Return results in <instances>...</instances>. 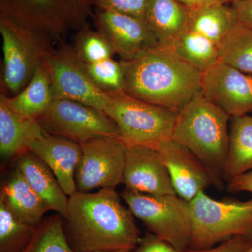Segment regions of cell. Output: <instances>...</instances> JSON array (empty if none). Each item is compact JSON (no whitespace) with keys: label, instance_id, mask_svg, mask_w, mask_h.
<instances>
[{"label":"cell","instance_id":"4dcf8cb0","mask_svg":"<svg viewBox=\"0 0 252 252\" xmlns=\"http://www.w3.org/2000/svg\"><path fill=\"white\" fill-rule=\"evenodd\" d=\"M133 252H189V249L180 250L157 235L147 232L141 237Z\"/></svg>","mask_w":252,"mask_h":252},{"label":"cell","instance_id":"d590c367","mask_svg":"<svg viewBox=\"0 0 252 252\" xmlns=\"http://www.w3.org/2000/svg\"><path fill=\"white\" fill-rule=\"evenodd\" d=\"M94 252H133L130 250H99V251H95Z\"/></svg>","mask_w":252,"mask_h":252},{"label":"cell","instance_id":"7c38bea8","mask_svg":"<svg viewBox=\"0 0 252 252\" xmlns=\"http://www.w3.org/2000/svg\"><path fill=\"white\" fill-rule=\"evenodd\" d=\"M202 94L230 117L252 113V74L219 61L201 73Z\"/></svg>","mask_w":252,"mask_h":252},{"label":"cell","instance_id":"8992f818","mask_svg":"<svg viewBox=\"0 0 252 252\" xmlns=\"http://www.w3.org/2000/svg\"><path fill=\"white\" fill-rule=\"evenodd\" d=\"M191 225L190 250L215 247L234 236L252 238V198L220 201L201 192L189 202Z\"/></svg>","mask_w":252,"mask_h":252},{"label":"cell","instance_id":"5b68a950","mask_svg":"<svg viewBox=\"0 0 252 252\" xmlns=\"http://www.w3.org/2000/svg\"><path fill=\"white\" fill-rule=\"evenodd\" d=\"M109 103L104 112L116 123L120 139L129 146L158 149L172 140L175 111L141 100L124 91L107 93Z\"/></svg>","mask_w":252,"mask_h":252},{"label":"cell","instance_id":"e0dca14e","mask_svg":"<svg viewBox=\"0 0 252 252\" xmlns=\"http://www.w3.org/2000/svg\"><path fill=\"white\" fill-rule=\"evenodd\" d=\"M28 185L46 204L49 210L63 217L67 211L69 198L45 162L31 151L18 156L16 167Z\"/></svg>","mask_w":252,"mask_h":252},{"label":"cell","instance_id":"2e32d148","mask_svg":"<svg viewBox=\"0 0 252 252\" xmlns=\"http://www.w3.org/2000/svg\"><path fill=\"white\" fill-rule=\"evenodd\" d=\"M29 151L51 169L69 198L77 193L75 172L81 157L80 144L64 137L46 133L33 142Z\"/></svg>","mask_w":252,"mask_h":252},{"label":"cell","instance_id":"8d00e7d4","mask_svg":"<svg viewBox=\"0 0 252 252\" xmlns=\"http://www.w3.org/2000/svg\"><path fill=\"white\" fill-rule=\"evenodd\" d=\"M239 1V0H228V4H232V3L235 2V1Z\"/></svg>","mask_w":252,"mask_h":252},{"label":"cell","instance_id":"836d02e7","mask_svg":"<svg viewBox=\"0 0 252 252\" xmlns=\"http://www.w3.org/2000/svg\"><path fill=\"white\" fill-rule=\"evenodd\" d=\"M227 190L229 193L248 192L252 193V171L237 176L227 183Z\"/></svg>","mask_w":252,"mask_h":252},{"label":"cell","instance_id":"603a6c76","mask_svg":"<svg viewBox=\"0 0 252 252\" xmlns=\"http://www.w3.org/2000/svg\"><path fill=\"white\" fill-rule=\"evenodd\" d=\"M189 30L218 45L238 23L230 4L218 3L188 8Z\"/></svg>","mask_w":252,"mask_h":252},{"label":"cell","instance_id":"6da1fadb","mask_svg":"<svg viewBox=\"0 0 252 252\" xmlns=\"http://www.w3.org/2000/svg\"><path fill=\"white\" fill-rule=\"evenodd\" d=\"M115 189L77 192L62 217L64 233L76 252L133 251L141 238L135 217Z\"/></svg>","mask_w":252,"mask_h":252},{"label":"cell","instance_id":"83f0119b","mask_svg":"<svg viewBox=\"0 0 252 252\" xmlns=\"http://www.w3.org/2000/svg\"><path fill=\"white\" fill-rule=\"evenodd\" d=\"M72 45L78 57L86 64L111 59L115 55L107 38L89 25L75 32Z\"/></svg>","mask_w":252,"mask_h":252},{"label":"cell","instance_id":"d6a6232c","mask_svg":"<svg viewBox=\"0 0 252 252\" xmlns=\"http://www.w3.org/2000/svg\"><path fill=\"white\" fill-rule=\"evenodd\" d=\"M230 4L238 21L252 29V0H239Z\"/></svg>","mask_w":252,"mask_h":252},{"label":"cell","instance_id":"d4e9b609","mask_svg":"<svg viewBox=\"0 0 252 252\" xmlns=\"http://www.w3.org/2000/svg\"><path fill=\"white\" fill-rule=\"evenodd\" d=\"M222 62L242 72L252 74V29L240 21L218 44Z\"/></svg>","mask_w":252,"mask_h":252},{"label":"cell","instance_id":"ba28073f","mask_svg":"<svg viewBox=\"0 0 252 252\" xmlns=\"http://www.w3.org/2000/svg\"><path fill=\"white\" fill-rule=\"evenodd\" d=\"M134 217L149 232L180 250L191 240L189 202L177 195H152L125 189L120 194Z\"/></svg>","mask_w":252,"mask_h":252},{"label":"cell","instance_id":"44dd1931","mask_svg":"<svg viewBox=\"0 0 252 252\" xmlns=\"http://www.w3.org/2000/svg\"><path fill=\"white\" fill-rule=\"evenodd\" d=\"M5 102L23 117L37 119L55 99L52 81L45 63L36 69L32 79L22 91L14 96L1 93Z\"/></svg>","mask_w":252,"mask_h":252},{"label":"cell","instance_id":"ffe728a7","mask_svg":"<svg viewBox=\"0 0 252 252\" xmlns=\"http://www.w3.org/2000/svg\"><path fill=\"white\" fill-rule=\"evenodd\" d=\"M144 22L160 45L170 47L189 30L188 8L176 0H149Z\"/></svg>","mask_w":252,"mask_h":252},{"label":"cell","instance_id":"3957f363","mask_svg":"<svg viewBox=\"0 0 252 252\" xmlns=\"http://www.w3.org/2000/svg\"><path fill=\"white\" fill-rule=\"evenodd\" d=\"M230 117L199 91L177 112L172 140L198 157L222 189L229 147Z\"/></svg>","mask_w":252,"mask_h":252},{"label":"cell","instance_id":"8fae6325","mask_svg":"<svg viewBox=\"0 0 252 252\" xmlns=\"http://www.w3.org/2000/svg\"><path fill=\"white\" fill-rule=\"evenodd\" d=\"M45 64L55 98L77 101L104 112L109 103L108 94L91 81L72 45L60 43L46 56Z\"/></svg>","mask_w":252,"mask_h":252},{"label":"cell","instance_id":"cb8c5ba5","mask_svg":"<svg viewBox=\"0 0 252 252\" xmlns=\"http://www.w3.org/2000/svg\"><path fill=\"white\" fill-rule=\"evenodd\" d=\"M170 48L181 59L200 73L220 61L216 44L205 36L189 30L179 36Z\"/></svg>","mask_w":252,"mask_h":252},{"label":"cell","instance_id":"d6986e66","mask_svg":"<svg viewBox=\"0 0 252 252\" xmlns=\"http://www.w3.org/2000/svg\"><path fill=\"white\" fill-rule=\"evenodd\" d=\"M0 200L20 220L36 227L41 224L46 212L49 211L16 168L1 187Z\"/></svg>","mask_w":252,"mask_h":252},{"label":"cell","instance_id":"484cf974","mask_svg":"<svg viewBox=\"0 0 252 252\" xmlns=\"http://www.w3.org/2000/svg\"><path fill=\"white\" fill-rule=\"evenodd\" d=\"M37 227L20 220L0 200V252H22Z\"/></svg>","mask_w":252,"mask_h":252},{"label":"cell","instance_id":"f1b7e54d","mask_svg":"<svg viewBox=\"0 0 252 252\" xmlns=\"http://www.w3.org/2000/svg\"><path fill=\"white\" fill-rule=\"evenodd\" d=\"M84 65L91 81L101 91L105 93L124 91V71L121 61L118 62L111 58L99 62L84 63Z\"/></svg>","mask_w":252,"mask_h":252},{"label":"cell","instance_id":"7402d4cb","mask_svg":"<svg viewBox=\"0 0 252 252\" xmlns=\"http://www.w3.org/2000/svg\"><path fill=\"white\" fill-rule=\"evenodd\" d=\"M250 171H252V116L230 117L225 182L228 183L237 176Z\"/></svg>","mask_w":252,"mask_h":252},{"label":"cell","instance_id":"52a82bcc","mask_svg":"<svg viewBox=\"0 0 252 252\" xmlns=\"http://www.w3.org/2000/svg\"><path fill=\"white\" fill-rule=\"evenodd\" d=\"M0 34L3 52L1 86L4 92L14 96L29 84L54 46L41 34L1 16Z\"/></svg>","mask_w":252,"mask_h":252},{"label":"cell","instance_id":"7a4b0ae2","mask_svg":"<svg viewBox=\"0 0 252 252\" xmlns=\"http://www.w3.org/2000/svg\"><path fill=\"white\" fill-rule=\"evenodd\" d=\"M121 62L124 92L176 112L201 89V73L167 46L159 44L135 59Z\"/></svg>","mask_w":252,"mask_h":252},{"label":"cell","instance_id":"9a60e30c","mask_svg":"<svg viewBox=\"0 0 252 252\" xmlns=\"http://www.w3.org/2000/svg\"><path fill=\"white\" fill-rule=\"evenodd\" d=\"M166 166L176 195L187 202L214 185L208 170L189 149L170 140L157 149Z\"/></svg>","mask_w":252,"mask_h":252},{"label":"cell","instance_id":"f546056e","mask_svg":"<svg viewBox=\"0 0 252 252\" xmlns=\"http://www.w3.org/2000/svg\"><path fill=\"white\" fill-rule=\"evenodd\" d=\"M91 1L92 6L97 9L127 15L144 21L149 0H91Z\"/></svg>","mask_w":252,"mask_h":252},{"label":"cell","instance_id":"4fadbf2b","mask_svg":"<svg viewBox=\"0 0 252 252\" xmlns=\"http://www.w3.org/2000/svg\"><path fill=\"white\" fill-rule=\"evenodd\" d=\"M94 26L109 41L121 61H130L159 45L144 22L133 16L97 9Z\"/></svg>","mask_w":252,"mask_h":252},{"label":"cell","instance_id":"1f68e13d","mask_svg":"<svg viewBox=\"0 0 252 252\" xmlns=\"http://www.w3.org/2000/svg\"><path fill=\"white\" fill-rule=\"evenodd\" d=\"M252 245V238L249 237L234 236L216 247L203 250H190L189 252H245Z\"/></svg>","mask_w":252,"mask_h":252},{"label":"cell","instance_id":"4316f807","mask_svg":"<svg viewBox=\"0 0 252 252\" xmlns=\"http://www.w3.org/2000/svg\"><path fill=\"white\" fill-rule=\"evenodd\" d=\"M21 252H76L68 242L59 214L41 222L33 238Z\"/></svg>","mask_w":252,"mask_h":252},{"label":"cell","instance_id":"5bb4252c","mask_svg":"<svg viewBox=\"0 0 252 252\" xmlns=\"http://www.w3.org/2000/svg\"><path fill=\"white\" fill-rule=\"evenodd\" d=\"M123 183L126 189L148 195H176L160 152L147 146L127 147Z\"/></svg>","mask_w":252,"mask_h":252},{"label":"cell","instance_id":"9c48e42d","mask_svg":"<svg viewBox=\"0 0 252 252\" xmlns=\"http://www.w3.org/2000/svg\"><path fill=\"white\" fill-rule=\"evenodd\" d=\"M37 120L46 133L80 145L98 137L120 138L117 124L104 111L71 99L55 98Z\"/></svg>","mask_w":252,"mask_h":252},{"label":"cell","instance_id":"277c9868","mask_svg":"<svg viewBox=\"0 0 252 252\" xmlns=\"http://www.w3.org/2000/svg\"><path fill=\"white\" fill-rule=\"evenodd\" d=\"M94 15L91 0H0V16L41 34L54 45L88 26Z\"/></svg>","mask_w":252,"mask_h":252},{"label":"cell","instance_id":"e575fe53","mask_svg":"<svg viewBox=\"0 0 252 252\" xmlns=\"http://www.w3.org/2000/svg\"><path fill=\"white\" fill-rule=\"evenodd\" d=\"M187 8H195L206 5L224 3L228 4V0H176Z\"/></svg>","mask_w":252,"mask_h":252},{"label":"cell","instance_id":"30bf717a","mask_svg":"<svg viewBox=\"0 0 252 252\" xmlns=\"http://www.w3.org/2000/svg\"><path fill=\"white\" fill-rule=\"evenodd\" d=\"M75 172L77 192L115 189L123 183L127 146L119 137H103L81 144Z\"/></svg>","mask_w":252,"mask_h":252},{"label":"cell","instance_id":"74e56055","mask_svg":"<svg viewBox=\"0 0 252 252\" xmlns=\"http://www.w3.org/2000/svg\"><path fill=\"white\" fill-rule=\"evenodd\" d=\"M245 252H252V245L251 247H250V248L248 249V250H247Z\"/></svg>","mask_w":252,"mask_h":252},{"label":"cell","instance_id":"ac0fdd59","mask_svg":"<svg viewBox=\"0 0 252 252\" xmlns=\"http://www.w3.org/2000/svg\"><path fill=\"white\" fill-rule=\"evenodd\" d=\"M46 132L37 119L15 112L0 95V153L1 157H18L29 151L33 142Z\"/></svg>","mask_w":252,"mask_h":252}]
</instances>
